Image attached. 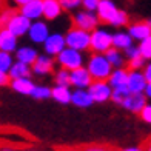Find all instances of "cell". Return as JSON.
<instances>
[{
    "label": "cell",
    "mask_w": 151,
    "mask_h": 151,
    "mask_svg": "<svg viewBox=\"0 0 151 151\" xmlns=\"http://www.w3.org/2000/svg\"><path fill=\"white\" fill-rule=\"evenodd\" d=\"M111 68L113 65L108 62V59L105 57V54H93L90 57V63H88V71H90L93 80H109L111 77Z\"/></svg>",
    "instance_id": "6da1fadb"
},
{
    "label": "cell",
    "mask_w": 151,
    "mask_h": 151,
    "mask_svg": "<svg viewBox=\"0 0 151 151\" xmlns=\"http://www.w3.org/2000/svg\"><path fill=\"white\" fill-rule=\"evenodd\" d=\"M66 46L73 48L76 51H86L91 50V32L79 29L76 26H71L66 32Z\"/></svg>",
    "instance_id": "7a4b0ae2"
},
{
    "label": "cell",
    "mask_w": 151,
    "mask_h": 151,
    "mask_svg": "<svg viewBox=\"0 0 151 151\" xmlns=\"http://www.w3.org/2000/svg\"><path fill=\"white\" fill-rule=\"evenodd\" d=\"M99 23H100V20L97 17V12L86 11V9L74 12L71 17V26H76V28L88 31V32H93L94 29H97Z\"/></svg>",
    "instance_id": "3957f363"
},
{
    "label": "cell",
    "mask_w": 151,
    "mask_h": 151,
    "mask_svg": "<svg viewBox=\"0 0 151 151\" xmlns=\"http://www.w3.org/2000/svg\"><path fill=\"white\" fill-rule=\"evenodd\" d=\"M113 48V34H109L106 29L97 28L91 32V50L96 54L106 52Z\"/></svg>",
    "instance_id": "277c9868"
},
{
    "label": "cell",
    "mask_w": 151,
    "mask_h": 151,
    "mask_svg": "<svg viewBox=\"0 0 151 151\" xmlns=\"http://www.w3.org/2000/svg\"><path fill=\"white\" fill-rule=\"evenodd\" d=\"M59 65L68 71H74L82 68V54L80 51H76L73 48H65L59 56H57Z\"/></svg>",
    "instance_id": "5b68a950"
},
{
    "label": "cell",
    "mask_w": 151,
    "mask_h": 151,
    "mask_svg": "<svg viewBox=\"0 0 151 151\" xmlns=\"http://www.w3.org/2000/svg\"><path fill=\"white\" fill-rule=\"evenodd\" d=\"M31 25H32V20H29L28 17H25L23 14H20V11H19L17 14L8 22V25H6L5 28L8 31H11L16 37H22V36H25V34L29 32Z\"/></svg>",
    "instance_id": "8992f818"
},
{
    "label": "cell",
    "mask_w": 151,
    "mask_h": 151,
    "mask_svg": "<svg viewBox=\"0 0 151 151\" xmlns=\"http://www.w3.org/2000/svg\"><path fill=\"white\" fill-rule=\"evenodd\" d=\"M119 8L116 6V3L113 0H100L99 3V8H97V17L100 20V23H105V25H113L114 19L117 17L119 14Z\"/></svg>",
    "instance_id": "52a82bcc"
},
{
    "label": "cell",
    "mask_w": 151,
    "mask_h": 151,
    "mask_svg": "<svg viewBox=\"0 0 151 151\" xmlns=\"http://www.w3.org/2000/svg\"><path fill=\"white\" fill-rule=\"evenodd\" d=\"M128 32L134 40L143 42L151 37V23L150 20H137L128 25Z\"/></svg>",
    "instance_id": "ba28073f"
},
{
    "label": "cell",
    "mask_w": 151,
    "mask_h": 151,
    "mask_svg": "<svg viewBox=\"0 0 151 151\" xmlns=\"http://www.w3.org/2000/svg\"><path fill=\"white\" fill-rule=\"evenodd\" d=\"M88 88H90V94L94 102H106L113 96L111 86L104 80H94Z\"/></svg>",
    "instance_id": "9c48e42d"
},
{
    "label": "cell",
    "mask_w": 151,
    "mask_h": 151,
    "mask_svg": "<svg viewBox=\"0 0 151 151\" xmlns=\"http://www.w3.org/2000/svg\"><path fill=\"white\" fill-rule=\"evenodd\" d=\"M45 46V52L50 54V56H59V54L65 50L66 46V39L65 36H62L59 32L51 34L50 37L46 39V42L43 43Z\"/></svg>",
    "instance_id": "30bf717a"
},
{
    "label": "cell",
    "mask_w": 151,
    "mask_h": 151,
    "mask_svg": "<svg viewBox=\"0 0 151 151\" xmlns=\"http://www.w3.org/2000/svg\"><path fill=\"white\" fill-rule=\"evenodd\" d=\"M20 14L28 17L29 20L36 22L43 17V0H32V2L23 5L22 8H19Z\"/></svg>",
    "instance_id": "8fae6325"
},
{
    "label": "cell",
    "mask_w": 151,
    "mask_h": 151,
    "mask_svg": "<svg viewBox=\"0 0 151 151\" xmlns=\"http://www.w3.org/2000/svg\"><path fill=\"white\" fill-rule=\"evenodd\" d=\"M29 39L36 43H45L46 39L51 36L50 34V29H48V25L42 20H36L32 22L31 25V29H29Z\"/></svg>",
    "instance_id": "7c38bea8"
},
{
    "label": "cell",
    "mask_w": 151,
    "mask_h": 151,
    "mask_svg": "<svg viewBox=\"0 0 151 151\" xmlns=\"http://www.w3.org/2000/svg\"><path fill=\"white\" fill-rule=\"evenodd\" d=\"M93 82H94V80H93V77H91L90 71L85 70V68H79V70L71 71V85H76L79 90L90 86Z\"/></svg>",
    "instance_id": "4fadbf2b"
},
{
    "label": "cell",
    "mask_w": 151,
    "mask_h": 151,
    "mask_svg": "<svg viewBox=\"0 0 151 151\" xmlns=\"http://www.w3.org/2000/svg\"><path fill=\"white\" fill-rule=\"evenodd\" d=\"M123 106H125L127 109H129V111L133 113H142V109L147 106L145 104V96H143L142 93H131L128 96V99L123 102Z\"/></svg>",
    "instance_id": "5bb4252c"
},
{
    "label": "cell",
    "mask_w": 151,
    "mask_h": 151,
    "mask_svg": "<svg viewBox=\"0 0 151 151\" xmlns=\"http://www.w3.org/2000/svg\"><path fill=\"white\" fill-rule=\"evenodd\" d=\"M63 12L60 0H43V19L56 20Z\"/></svg>",
    "instance_id": "9a60e30c"
},
{
    "label": "cell",
    "mask_w": 151,
    "mask_h": 151,
    "mask_svg": "<svg viewBox=\"0 0 151 151\" xmlns=\"http://www.w3.org/2000/svg\"><path fill=\"white\" fill-rule=\"evenodd\" d=\"M16 46L17 37L6 28H2V31H0V50L3 52H12L16 51Z\"/></svg>",
    "instance_id": "2e32d148"
},
{
    "label": "cell",
    "mask_w": 151,
    "mask_h": 151,
    "mask_svg": "<svg viewBox=\"0 0 151 151\" xmlns=\"http://www.w3.org/2000/svg\"><path fill=\"white\" fill-rule=\"evenodd\" d=\"M148 85V82L145 79V76L140 73L131 71L129 73V79H128V88L131 93H142L145 91V88Z\"/></svg>",
    "instance_id": "e0dca14e"
},
{
    "label": "cell",
    "mask_w": 151,
    "mask_h": 151,
    "mask_svg": "<svg viewBox=\"0 0 151 151\" xmlns=\"http://www.w3.org/2000/svg\"><path fill=\"white\" fill-rule=\"evenodd\" d=\"M16 56H17V62H22V63H26V65H34L36 60L39 59L37 51L29 46H23L20 50H17Z\"/></svg>",
    "instance_id": "ac0fdd59"
},
{
    "label": "cell",
    "mask_w": 151,
    "mask_h": 151,
    "mask_svg": "<svg viewBox=\"0 0 151 151\" xmlns=\"http://www.w3.org/2000/svg\"><path fill=\"white\" fill-rule=\"evenodd\" d=\"M113 46L117 48V50H128V48L133 46V37L129 36V32H116L113 34Z\"/></svg>",
    "instance_id": "d6986e66"
},
{
    "label": "cell",
    "mask_w": 151,
    "mask_h": 151,
    "mask_svg": "<svg viewBox=\"0 0 151 151\" xmlns=\"http://www.w3.org/2000/svg\"><path fill=\"white\" fill-rule=\"evenodd\" d=\"M52 65H54V62L51 60V57L39 56V59L36 60V63L32 65V71L36 74L43 76V74H48V73L52 71Z\"/></svg>",
    "instance_id": "ffe728a7"
},
{
    "label": "cell",
    "mask_w": 151,
    "mask_h": 151,
    "mask_svg": "<svg viewBox=\"0 0 151 151\" xmlns=\"http://www.w3.org/2000/svg\"><path fill=\"white\" fill-rule=\"evenodd\" d=\"M128 79H129V73L127 70H116L111 77H109V85L114 88H122V86H128Z\"/></svg>",
    "instance_id": "44dd1931"
},
{
    "label": "cell",
    "mask_w": 151,
    "mask_h": 151,
    "mask_svg": "<svg viewBox=\"0 0 151 151\" xmlns=\"http://www.w3.org/2000/svg\"><path fill=\"white\" fill-rule=\"evenodd\" d=\"M11 86L12 90L20 93V94H32V91L36 90L34 83L28 79V77H23V79H16L11 82Z\"/></svg>",
    "instance_id": "7402d4cb"
},
{
    "label": "cell",
    "mask_w": 151,
    "mask_h": 151,
    "mask_svg": "<svg viewBox=\"0 0 151 151\" xmlns=\"http://www.w3.org/2000/svg\"><path fill=\"white\" fill-rule=\"evenodd\" d=\"M71 102L74 105H77V106H90L93 104V97H91V94L90 91H83V90H77V91H74L73 96H71Z\"/></svg>",
    "instance_id": "603a6c76"
},
{
    "label": "cell",
    "mask_w": 151,
    "mask_h": 151,
    "mask_svg": "<svg viewBox=\"0 0 151 151\" xmlns=\"http://www.w3.org/2000/svg\"><path fill=\"white\" fill-rule=\"evenodd\" d=\"M29 74H31L29 66L26 65V63H22V62H17V63H14V65L11 66V70H9V77H11L12 80L28 77Z\"/></svg>",
    "instance_id": "cb8c5ba5"
},
{
    "label": "cell",
    "mask_w": 151,
    "mask_h": 151,
    "mask_svg": "<svg viewBox=\"0 0 151 151\" xmlns=\"http://www.w3.org/2000/svg\"><path fill=\"white\" fill-rule=\"evenodd\" d=\"M77 151H122L109 143H85V145L76 147Z\"/></svg>",
    "instance_id": "d4e9b609"
},
{
    "label": "cell",
    "mask_w": 151,
    "mask_h": 151,
    "mask_svg": "<svg viewBox=\"0 0 151 151\" xmlns=\"http://www.w3.org/2000/svg\"><path fill=\"white\" fill-rule=\"evenodd\" d=\"M71 93L70 90H68V86H56L52 90V97L56 99L57 102H60V104H68V102H71Z\"/></svg>",
    "instance_id": "484cf974"
},
{
    "label": "cell",
    "mask_w": 151,
    "mask_h": 151,
    "mask_svg": "<svg viewBox=\"0 0 151 151\" xmlns=\"http://www.w3.org/2000/svg\"><path fill=\"white\" fill-rule=\"evenodd\" d=\"M129 94H131V91H129V88H128V86L114 88V90H113L111 99L116 102V104H122V105H123V102L128 99V96H129Z\"/></svg>",
    "instance_id": "4316f807"
},
{
    "label": "cell",
    "mask_w": 151,
    "mask_h": 151,
    "mask_svg": "<svg viewBox=\"0 0 151 151\" xmlns=\"http://www.w3.org/2000/svg\"><path fill=\"white\" fill-rule=\"evenodd\" d=\"M105 57L108 59V62H109V63H111L113 66H122V63H123L119 50H117V48H114V46L111 48V50H108V51L105 52Z\"/></svg>",
    "instance_id": "83f0119b"
},
{
    "label": "cell",
    "mask_w": 151,
    "mask_h": 151,
    "mask_svg": "<svg viewBox=\"0 0 151 151\" xmlns=\"http://www.w3.org/2000/svg\"><path fill=\"white\" fill-rule=\"evenodd\" d=\"M56 83L59 86H70L71 85V73H68V70H62L56 74Z\"/></svg>",
    "instance_id": "f1b7e54d"
},
{
    "label": "cell",
    "mask_w": 151,
    "mask_h": 151,
    "mask_svg": "<svg viewBox=\"0 0 151 151\" xmlns=\"http://www.w3.org/2000/svg\"><path fill=\"white\" fill-rule=\"evenodd\" d=\"M17 12H19V9H16V8H5L2 11V16H0V25H2V28H5V26L8 25V22L17 14Z\"/></svg>",
    "instance_id": "f546056e"
},
{
    "label": "cell",
    "mask_w": 151,
    "mask_h": 151,
    "mask_svg": "<svg viewBox=\"0 0 151 151\" xmlns=\"http://www.w3.org/2000/svg\"><path fill=\"white\" fill-rule=\"evenodd\" d=\"M12 66V62H11V56L9 52H0V73H6L9 71Z\"/></svg>",
    "instance_id": "4dcf8cb0"
},
{
    "label": "cell",
    "mask_w": 151,
    "mask_h": 151,
    "mask_svg": "<svg viewBox=\"0 0 151 151\" xmlns=\"http://www.w3.org/2000/svg\"><path fill=\"white\" fill-rule=\"evenodd\" d=\"M32 97L34 99H48L50 96H52V90H50V88H46V86H36V90L32 91Z\"/></svg>",
    "instance_id": "1f68e13d"
},
{
    "label": "cell",
    "mask_w": 151,
    "mask_h": 151,
    "mask_svg": "<svg viewBox=\"0 0 151 151\" xmlns=\"http://www.w3.org/2000/svg\"><path fill=\"white\" fill-rule=\"evenodd\" d=\"M128 22H129V16H128V12H125L123 9H120V11H119V14H117V17L114 19V22H113V25H111V26H117V28H120V26L128 25Z\"/></svg>",
    "instance_id": "d6a6232c"
},
{
    "label": "cell",
    "mask_w": 151,
    "mask_h": 151,
    "mask_svg": "<svg viewBox=\"0 0 151 151\" xmlns=\"http://www.w3.org/2000/svg\"><path fill=\"white\" fill-rule=\"evenodd\" d=\"M60 3L63 11H76L79 6H82V0H60Z\"/></svg>",
    "instance_id": "836d02e7"
},
{
    "label": "cell",
    "mask_w": 151,
    "mask_h": 151,
    "mask_svg": "<svg viewBox=\"0 0 151 151\" xmlns=\"http://www.w3.org/2000/svg\"><path fill=\"white\" fill-rule=\"evenodd\" d=\"M139 48H140V52H142L143 59H151V37L140 42Z\"/></svg>",
    "instance_id": "e575fe53"
},
{
    "label": "cell",
    "mask_w": 151,
    "mask_h": 151,
    "mask_svg": "<svg viewBox=\"0 0 151 151\" xmlns=\"http://www.w3.org/2000/svg\"><path fill=\"white\" fill-rule=\"evenodd\" d=\"M143 56L142 54H139V56H136L133 59H128V68L129 70H137V68H140L143 65Z\"/></svg>",
    "instance_id": "d590c367"
},
{
    "label": "cell",
    "mask_w": 151,
    "mask_h": 151,
    "mask_svg": "<svg viewBox=\"0 0 151 151\" xmlns=\"http://www.w3.org/2000/svg\"><path fill=\"white\" fill-rule=\"evenodd\" d=\"M140 117L145 120V122H148V123H151V105H147L145 108L142 109V113H140Z\"/></svg>",
    "instance_id": "8d00e7d4"
},
{
    "label": "cell",
    "mask_w": 151,
    "mask_h": 151,
    "mask_svg": "<svg viewBox=\"0 0 151 151\" xmlns=\"http://www.w3.org/2000/svg\"><path fill=\"white\" fill-rule=\"evenodd\" d=\"M11 77H9V74H6V73H0V83H2L3 86L5 85H11Z\"/></svg>",
    "instance_id": "74e56055"
},
{
    "label": "cell",
    "mask_w": 151,
    "mask_h": 151,
    "mask_svg": "<svg viewBox=\"0 0 151 151\" xmlns=\"http://www.w3.org/2000/svg\"><path fill=\"white\" fill-rule=\"evenodd\" d=\"M140 148H142V151H151V134H150V136L147 137L145 140L142 142Z\"/></svg>",
    "instance_id": "f35d334b"
},
{
    "label": "cell",
    "mask_w": 151,
    "mask_h": 151,
    "mask_svg": "<svg viewBox=\"0 0 151 151\" xmlns=\"http://www.w3.org/2000/svg\"><path fill=\"white\" fill-rule=\"evenodd\" d=\"M9 2L16 6V8H22L23 5H26V3H29V2H32V0H9Z\"/></svg>",
    "instance_id": "ab89813d"
},
{
    "label": "cell",
    "mask_w": 151,
    "mask_h": 151,
    "mask_svg": "<svg viewBox=\"0 0 151 151\" xmlns=\"http://www.w3.org/2000/svg\"><path fill=\"white\" fill-rule=\"evenodd\" d=\"M143 76H145V79L148 83H151V63H148L145 66V73H143Z\"/></svg>",
    "instance_id": "60d3db41"
},
{
    "label": "cell",
    "mask_w": 151,
    "mask_h": 151,
    "mask_svg": "<svg viewBox=\"0 0 151 151\" xmlns=\"http://www.w3.org/2000/svg\"><path fill=\"white\" fill-rule=\"evenodd\" d=\"M145 94L148 96V97H151V83L147 85V88H145Z\"/></svg>",
    "instance_id": "b9f144b4"
},
{
    "label": "cell",
    "mask_w": 151,
    "mask_h": 151,
    "mask_svg": "<svg viewBox=\"0 0 151 151\" xmlns=\"http://www.w3.org/2000/svg\"><path fill=\"white\" fill-rule=\"evenodd\" d=\"M122 151H142V148H127V150H122Z\"/></svg>",
    "instance_id": "7bdbcfd3"
},
{
    "label": "cell",
    "mask_w": 151,
    "mask_h": 151,
    "mask_svg": "<svg viewBox=\"0 0 151 151\" xmlns=\"http://www.w3.org/2000/svg\"><path fill=\"white\" fill-rule=\"evenodd\" d=\"M60 150H63V151H77L76 148H60Z\"/></svg>",
    "instance_id": "ee69618b"
},
{
    "label": "cell",
    "mask_w": 151,
    "mask_h": 151,
    "mask_svg": "<svg viewBox=\"0 0 151 151\" xmlns=\"http://www.w3.org/2000/svg\"><path fill=\"white\" fill-rule=\"evenodd\" d=\"M2 151H14V150H9V148H3Z\"/></svg>",
    "instance_id": "f6af8a7d"
},
{
    "label": "cell",
    "mask_w": 151,
    "mask_h": 151,
    "mask_svg": "<svg viewBox=\"0 0 151 151\" xmlns=\"http://www.w3.org/2000/svg\"><path fill=\"white\" fill-rule=\"evenodd\" d=\"M150 23H151V20H150Z\"/></svg>",
    "instance_id": "bcb514c9"
}]
</instances>
